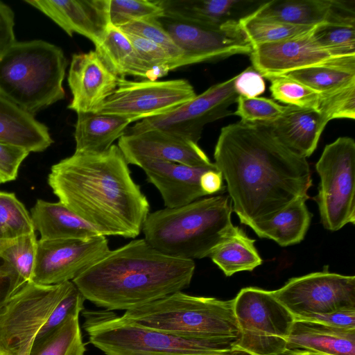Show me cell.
<instances>
[{
  "label": "cell",
  "mask_w": 355,
  "mask_h": 355,
  "mask_svg": "<svg viewBox=\"0 0 355 355\" xmlns=\"http://www.w3.org/2000/svg\"><path fill=\"white\" fill-rule=\"evenodd\" d=\"M214 157L233 211L250 227L307 196L312 185L306 159L284 146L264 122L222 128Z\"/></svg>",
  "instance_id": "cell-1"
},
{
  "label": "cell",
  "mask_w": 355,
  "mask_h": 355,
  "mask_svg": "<svg viewBox=\"0 0 355 355\" xmlns=\"http://www.w3.org/2000/svg\"><path fill=\"white\" fill-rule=\"evenodd\" d=\"M48 184L59 201L103 236L136 238L150 205L117 145L76 153L53 165Z\"/></svg>",
  "instance_id": "cell-2"
},
{
  "label": "cell",
  "mask_w": 355,
  "mask_h": 355,
  "mask_svg": "<svg viewBox=\"0 0 355 355\" xmlns=\"http://www.w3.org/2000/svg\"><path fill=\"white\" fill-rule=\"evenodd\" d=\"M193 260L164 254L144 239L110 250L72 282L85 300L105 310H132L191 284Z\"/></svg>",
  "instance_id": "cell-3"
},
{
  "label": "cell",
  "mask_w": 355,
  "mask_h": 355,
  "mask_svg": "<svg viewBox=\"0 0 355 355\" xmlns=\"http://www.w3.org/2000/svg\"><path fill=\"white\" fill-rule=\"evenodd\" d=\"M228 195L196 200L175 208L149 213L141 228L144 239L168 256L193 260L209 257L239 227L231 216Z\"/></svg>",
  "instance_id": "cell-4"
},
{
  "label": "cell",
  "mask_w": 355,
  "mask_h": 355,
  "mask_svg": "<svg viewBox=\"0 0 355 355\" xmlns=\"http://www.w3.org/2000/svg\"><path fill=\"white\" fill-rule=\"evenodd\" d=\"M68 61L42 40L16 42L0 53V95L34 115L62 100Z\"/></svg>",
  "instance_id": "cell-5"
},
{
  "label": "cell",
  "mask_w": 355,
  "mask_h": 355,
  "mask_svg": "<svg viewBox=\"0 0 355 355\" xmlns=\"http://www.w3.org/2000/svg\"><path fill=\"white\" fill-rule=\"evenodd\" d=\"M234 300L190 295L178 291L121 316L139 325L189 340H238Z\"/></svg>",
  "instance_id": "cell-6"
},
{
  "label": "cell",
  "mask_w": 355,
  "mask_h": 355,
  "mask_svg": "<svg viewBox=\"0 0 355 355\" xmlns=\"http://www.w3.org/2000/svg\"><path fill=\"white\" fill-rule=\"evenodd\" d=\"M233 300L239 329L236 349L249 355H284L295 320L272 291L246 287Z\"/></svg>",
  "instance_id": "cell-7"
},
{
  "label": "cell",
  "mask_w": 355,
  "mask_h": 355,
  "mask_svg": "<svg viewBox=\"0 0 355 355\" xmlns=\"http://www.w3.org/2000/svg\"><path fill=\"white\" fill-rule=\"evenodd\" d=\"M320 177L315 200L324 227L338 231L355 223V141L340 137L327 145L315 164Z\"/></svg>",
  "instance_id": "cell-8"
},
{
  "label": "cell",
  "mask_w": 355,
  "mask_h": 355,
  "mask_svg": "<svg viewBox=\"0 0 355 355\" xmlns=\"http://www.w3.org/2000/svg\"><path fill=\"white\" fill-rule=\"evenodd\" d=\"M72 281L54 285L28 282L0 309V350L11 355L23 342L35 336Z\"/></svg>",
  "instance_id": "cell-9"
},
{
  "label": "cell",
  "mask_w": 355,
  "mask_h": 355,
  "mask_svg": "<svg viewBox=\"0 0 355 355\" xmlns=\"http://www.w3.org/2000/svg\"><path fill=\"white\" fill-rule=\"evenodd\" d=\"M157 19L183 53L175 69L252 51L239 22L217 26L166 15Z\"/></svg>",
  "instance_id": "cell-10"
},
{
  "label": "cell",
  "mask_w": 355,
  "mask_h": 355,
  "mask_svg": "<svg viewBox=\"0 0 355 355\" xmlns=\"http://www.w3.org/2000/svg\"><path fill=\"white\" fill-rule=\"evenodd\" d=\"M235 78L236 76L212 85L167 113L137 122L127 128L125 135L160 130L198 144L205 125L233 114L229 107L239 98L234 88Z\"/></svg>",
  "instance_id": "cell-11"
},
{
  "label": "cell",
  "mask_w": 355,
  "mask_h": 355,
  "mask_svg": "<svg viewBox=\"0 0 355 355\" xmlns=\"http://www.w3.org/2000/svg\"><path fill=\"white\" fill-rule=\"evenodd\" d=\"M196 95L185 79L134 81L119 77L115 90L95 113L119 115L135 122L167 113Z\"/></svg>",
  "instance_id": "cell-12"
},
{
  "label": "cell",
  "mask_w": 355,
  "mask_h": 355,
  "mask_svg": "<svg viewBox=\"0 0 355 355\" xmlns=\"http://www.w3.org/2000/svg\"><path fill=\"white\" fill-rule=\"evenodd\" d=\"M272 293L294 318L355 309V277L330 272L327 269L291 278Z\"/></svg>",
  "instance_id": "cell-13"
},
{
  "label": "cell",
  "mask_w": 355,
  "mask_h": 355,
  "mask_svg": "<svg viewBox=\"0 0 355 355\" xmlns=\"http://www.w3.org/2000/svg\"><path fill=\"white\" fill-rule=\"evenodd\" d=\"M110 250L103 235L85 239H40L32 282L54 285L72 281Z\"/></svg>",
  "instance_id": "cell-14"
},
{
  "label": "cell",
  "mask_w": 355,
  "mask_h": 355,
  "mask_svg": "<svg viewBox=\"0 0 355 355\" xmlns=\"http://www.w3.org/2000/svg\"><path fill=\"white\" fill-rule=\"evenodd\" d=\"M311 30L285 40L252 46L250 54L252 67L266 78L311 66L351 58L331 56L313 40Z\"/></svg>",
  "instance_id": "cell-15"
},
{
  "label": "cell",
  "mask_w": 355,
  "mask_h": 355,
  "mask_svg": "<svg viewBox=\"0 0 355 355\" xmlns=\"http://www.w3.org/2000/svg\"><path fill=\"white\" fill-rule=\"evenodd\" d=\"M119 79L96 51L73 54L67 76L72 94L68 109L95 113L115 90Z\"/></svg>",
  "instance_id": "cell-16"
},
{
  "label": "cell",
  "mask_w": 355,
  "mask_h": 355,
  "mask_svg": "<svg viewBox=\"0 0 355 355\" xmlns=\"http://www.w3.org/2000/svg\"><path fill=\"white\" fill-rule=\"evenodd\" d=\"M117 146L128 164L142 158L198 167L213 164L198 144L160 130L123 135Z\"/></svg>",
  "instance_id": "cell-17"
},
{
  "label": "cell",
  "mask_w": 355,
  "mask_h": 355,
  "mask_svg": "<svg viewBox=\"0 0 355 355\" xmlns=\"http://www.w3.org/2000/svg\"><path fill=\"white\" fill-rule=\"evenodd\" d=\"M68 35H81L96 45L108 25L110 0H26Z\"/></svg>",
  "instance_id": "cell-18"
},
{
  "label": "cell",
  "mask_w": 355,
  "mask_h": 355,
  "mask_svg": "<svg viewBox=\"0 0 355 355\" xmlns=\"http://www.w3.org/2000/svg\"><path fill=\"white\" fill-rule=\"evenodd\" d=\"M132 164L144 170L148 181L159 191L167 208L186 205L205 196L200 187V178L207 171L216 168L214 163L198 167L148 158L137 159Z\"/></svg>",
  "instance_id": "cell-19"
},
{
  "label": "cell",
  "mask_w": 355,
  "mask_h": 355,
  "mask_svg": "<svg viewBox=\"0 0 355 355\" xmlns=\"http://www.w3.org/2000/svg\"><path fill=\"white\" fill-rule=\"evenodd\" d=\"M264 123L284 146L306 159L317 148L320 135L328 123L317 110L293 105H286L281 116Z\"/></svg>",
  "instance_id": "cell-20"
},
{
  "label": "cell",
  "mask_w": 355,
  "mask_h": 355,
  "mask_svg": "<svg viewBox=\"0 0 355 355\" xmlns=\"http://www.w3.org/2000/svg\"><path fill=\"white\" fill-rule=\"evenodd\" d=\"M164 15L212 25L239 22L265 1L256 0H156Z\"/></svg>",
  "instance_id": "cell-21"
},
{
  "label": "cell",
  "mask_w": 355,
  "mask_h": 355,
  "mask_svg": "<svg viewBox=\"0 0 355 355\" xmlns=\"http://www.w3.org/2000/svg\"><path fill=\"white\" fill-rule=\"evenodd\" d=\"M347 9L343 0H272L261 5L252 15L286 24L315 26L330 21Z\"/></svg>",
  "instance_id": "cell-22"
},
{
  "label": "cell",
  "mask_w": 355,
  "mask_h": 355,
  "mask_svg": "<svg viewBox=\"0 0 355 355\" xmlns=\"http://www.w3.org/2000/svg\"><path fill=\"white\" fill-rule=\"evenodd\" d=\"M31 212L40 240L85 239L103 235L60 201L51 202L38 199Z\"/></svg>",
  "instance_id": "cell-23"
},
{
  "label": "cell",
  "mask_w": 355,
  "mask_h": 355,
  "mask_svg": "<svg viewBox=\"0 0 355 355\" xmlns=\"http://www.w3.org/2000/svg\"><path fill=\"white\" fill-rule=\"evenodd\" d=\"M286 347L287 351L307 350L325 355H355V329L295 320Z\"/></svg>",
  "instance_id": "cell-24"
},
{
  "label": "cell",
  "mask_w": 355,
  "mask_h": 355,
  "mask_svg": "<svg viewBox=\"0 0 355 355\" xmlns=\"http://www.w3.org/2000/svg\"><path fill=\"white\" fill-rule=\"evenodd\" d=\"M0 142L39 153L53 140L45 124L0 95Z\"/></svg>",
  "instance_id": "cell-25"
},
{
  "label": "cell",
  "mask_w": 355,
  "mask_h": 355,
  "mask_svg": "<svg viewBox=\"0 0 355 355\" xmlns=\"http://www.w3.org/2000/svg\"><path fill=\"white\" fill-rule=\"evenodd\" d=\"M132 120L119 115L94 112L77 114L74 139L76 153H99L109 149L125 135Z\"/></svg>",
  "instance_id": "cell-26"
},
{
  "label": "cell",
  "mask_w": 355,
  "mask_h": 355,
  "mask_svg": "<svg viewBox=\"0 0 355 355\" xmlns=\"http://www.w3.org/2000/svg\"><path fill=\"white\" fill-rule=\"evenodd\" d=\"M308 198L309 196L297 198L270 219L251 228L258 236L272 239L283 247L301 242L311 220L306 205Z\"/></svg>",
  "instance_id": "cell-27"
},
{
  "label": "cell",
  "mask_w": 355,
  "mask_h": 355,
  "mask_svg": "<svg viewBox=\"0 0 355 355\" xmlns=\"http://www.w3.org/2000/svg\"><path fill=\"white\" fill-rule=\"evenodd\" d=\"M95 51L117 76H133L153 80L151 71L137 57L126 34L110 24Z\"/></svg>",
  "instance_id": "cell-28"
},
{
  "label": "cell",
  "mask_w": 355,
  "mask_h": 355,
  "mask_svg": "<svg viewBox=\"0 0 355 355\" xmlns=\"http://www.w3.org/2000/svg\"><path fill=\"white\" fill-rule=\"evenodd\" d=\"M321 94H330L355 83V58L311 66L284 75Z\"/></svg>",
  "instance_id": "cell-29"
},
{
  "label": "cell",
  "mask_w": 355,
  "mask_h": 355,
  "mask_svg": "<svg viewBox=\"0 0 355 355\" xmlns=\"http://www.w3.org/2000/svg\"><path fill=\"white\" fill-rule=\"evenodd\" d=\"M209 257L228 277L241 271H252L262 263L254 240L240 227Z\"/></svg>",
  "instance_id": "cell-30"
},
{
  "label": "cell",
  "mask_w": 355,
  "mask_h": 355,
  "mask_svg": "<svg viewBox=\"0 0 355 355\" xmlns=\"http://www.w3.org/2000/svg\"><path fill=\"white\" fill-rule=\"evenodd\" d=\"M79 314H71L54 329L40 338H35L28 355H84L86 349Z\"/></svg>",
  "instance_id": "cell-31"
},
{
  "label": "cell",
  "mask_w": 355,
  "mask_h": 355,
  "mask_svg": "<svg viewBox=\"0 0 355 355\" xmlns=\"http://www.w3.org/2000/svg\"><path fill=\"white\" fill-rule=\"evenodd\" d=\"M315 42L335 58L355 57V19L325 21L311 30Z\"/></svg>",
  "instance_id": "cell-32"
},
{
  "label": "cell",
  "mask_w": 355,
  "mask_h": 355,
  "mask_svg": "<svg viewBox=\"0 0 355 355\" xmlns=\"http://www.w3.org/2000/svg\"><path fill=\"white\" fill-rule=\"evenodd\" d=\"M239 26L252 47L297 37L314 27L286 24L256 17L252 13L241 19Z\"/></svg>",
  "instance_id": "cell-33"
},
{
  "label": "cell",
  "mask_w": 355,
  "mask_h": 355,
  "mask_svg": "<svg viewBox=\"0 0 355 355\" xmlns=\"http://www.w3.org/2000/svg\"><path fill=\"white\" fill-rule=\"evenodd\" d=\"M37 248L35 233L0 239V258L17 274L21 286L32 282Z\"/></svg>",
  "instance_id": "cell-34"
},
{
  "label": "cell",
  "mask_w": 355,
  "mask_h": 355,
  "mask_svg": "<svg viewBox=\"0 0 355 355\" xmlns=\"http://www.w3.org/2000/svg\"><path fill=\"white\" fill-rule=\"evenodd\" d=\"M32 218L14 193L0 191V239L35 233Z\"/></svg>",
  "instance_id": "cell-35"
},
{
  "label": "cell",
  "mask_w": 355,
  "mask_h": 355,
  "mask_svg": "<svg viewBox=\"0 0 355 355\" xmlns=\"http://www.w3.org/2000/svg\"><path fill=\"white\" fill-rule=\"evenodd\" d=\"M270 82V91L274 99L303 108L318 111L322 95L306 85L284 76L266 78Z\"/></svg>",
  "instance_id": "cell-36"
},
{
  "label": "cell",
  "mask_w": 355,
  "mask_h": 355,
  "mask_svg": "<svg viewBox=\"0 0 355 355\" xmlns=\"http://www.w3.org/2000/svg\"><path fill=\"white\" fill-rule=\"evenodd\" d=\"M164 15L156 0H110V22L118 28L133 21L157 19Z\"/></svg>",
  "instance_id": "cell-37"
},
{
  "label": "cell",
  "mask_w": 355,
  "mask_h": 355,
  "mask_svg": "<svg viewBox=\"0 0 355 355\" xmlns=\"http://www.w3.org/2000/svg\"><path fill=\"white\" fill-rule=\"evenodd\" d=\"M125 34L139 59L151 71L154 81L173 70L175 61L162 47L138 35Z\"/></svg>",
  "instance_id": "cell-38"
},
{
  "label": "cell",
  "mask_w": 355,
  "mask_h": 355,
  "mask_svg": "<svg viewBox=\"0 0 355 355\" xmlns=\"http://www.w3.org/2000/svg\"><path fill=\"white\" fill-rule=\"evenodd\" d=\"M119 28L125 33L138 35L162 47L175 61L173 65V70L182 57V51L156 18L133 21Z\"/></svg>",
  "instance_id": "cell-39"
},
{
  "label": "cell",
  "mask_w": 355,
  "mask_h": 355,
  "mask_svg": "<svg viewBox=\"0 0 355 355\" xmlns=\"http://www.w3.org/2000/svg\"><path fill=\"white\" fill-rule=\"evenodd\" d=\"M234 115L245 122H270L281 116L286 106L265 97L245 98L239 96Z\"/></svg>",
  "instance_id": "cell-40"
},
{
  "label": "cell",
  "mask_w": 355,
  "mask_h": 355,
  "mask_svg": "<svg viewBox=\"0 0 355 355\" xmlns=\"http://www.w3.org/2000/svg\"><path fill=\"white\" fill-rule=\"evenodd\" d=\"M85 298L73 283L72 286L54 308L49 318L35 336L40 338L60 325L71 314L80 313L84 309Z\"/></svg>",
  "instance_id": "cell-41"
},
{
  "label": "cell",
  "mask_w": 355,
  "mask_h": 355,
  "mask_svg": "<svg viewBox=\"0 0 355 355\" xmlns=\"http://www.w3.org/2000/svg\"><path fill=\"white\" fill-rule=\"evenodd\" d=\"M29 153L23 148L0 142V184L16 180L19 166Z\"/></svg>",
  "instance_id": "cell-42"
},
{
  "label": "cell",
  "mask_w": 355,
  "mask_h": 355,
  "mask_svg": "<svg viewBox=\"0 0 355 355\" xmlns=\"http://www.w3.org/2000/svg\"><path fill=\"white\" fill-rule=\"evenodd\" d=\"M294 320L314 322L336 328L354 329L355 309H343L325 313H311L295 318Z\"/></svg>",
  "instance_id": "cell-43"
},
{
  "label": "cell",
  "mask_w": 355,
  "mask_h": 355,
  "mask_svg": "<svg viewBox=\"0 0 355 355\" xmlns=\"http://www.w3.org/2000/svg\"><path fill=\"white\" fill-rule=\"evenodd\" d=\"M234 88L239 96L254 98L266 89L263 77L252 66L236 76Z\"/></svg>",
  "instance_id": "cell-44"
},
{
  "label": "cell",
  "mask_w": 355,
  "mask_h": 355,
  "mask_svg": "<svg viewBox=\"0 0 355 355\" xmlns=\"http://www.w3.org/2000/svg\"><path fill=\"white\" fill-rule=\"evenodd\" d=\"M15 14L7 4L0 1V53L16 42Z\"/></svg>",
  "instance_id": "cell-45"
},
{
  "label": "cell",
  "mask_w": 355,
  "mask_h": 355,
  "mask_svg": "<svg viewBox=\"0 0 355 355\" xmlns=\"http://www.w3.org/2000/svg\"><path fill=\"white\" fill-rule=\"evenodd\" d=\"M21 287L17 274L0 258V309Z\"/></svg>",
  "instance_id": "cell-46"
},
{
  "label": "cell",
  "mask_w": 355,
  "mask_h": 355,
  "mask_svg": "<svg viewBox=\"0 0 355 355\" xmlns=\"http://www.w3.org/2000/svg\"><path fill=\"white\" fill-rule=\"evenodd\" d=\"M200 187L206 196L216 193L223 189V179L217 167L209 169L202 175Z\"/></svg>",
  "instance_id": "cell-47"
},
{
  "label": "cell",
  "mask_w": 355,
  "mask_h": 355,
  "mask_svg": "<svg viewBox=\"0 0 355 355\" xmlns=\"http://www.w3.org/2000/svg\"><path fill=\"white\" fill-rule=\"evenodd\" d=\"M35 336L30 338L29 340H26L25 343H24L17 352L15 354V355H28L29 349L32 345V343L35 339Z\"/></svg>",
  "instance_id": "cell-48"
},
{
  "label": "cell",
  "mask_w": 355,
  "mask_h": 355,
  "mask_svg": "<svg viewBox=\"0 0 355 355\" xmlns=\"http://www.w3.org/2000/svg\"><path fill=\"white\" fill-rule=\"evenodd\" d=\"M284 355H325L307 350H292L287 351Z\"/></svg>",
  "instance_id": "cell-49"
},
{
  "label": "cell",
  "mask_w": 355,
  "mask_h": 355,
  "mask_svg": "<svg viewBox=\"0 0 355 355\" xmlns=\"http://www.w3.org/2000/svg\"><path fill=\"white\" fill-rule=\"evenodd\" d=\"M227 355H249L245 352H243L239 350H234L230 352H229Z\"/></svg>",
  "instance_id": "cell-50"
},
{
  "label": "cell",
  "mask_w": 355,
  "mask_h": 355,
  "mask_svg": "<svg viewBox=\"0 0 355 355\" xmlns=\"http://www.w3.org/2000/svg\"><path fill=\"white\" fill-rule=\"evenodd\" d=\"M25 342H26V341H25ZM25 342H24V343H25ZM21 345H22V344H21ZM21 346H20V347H21ZM20 347H19V349L20 348ZM19 349H17V350L14 354H12V355H15V354L17 352V351L19 350Z\"/></svg>",
  "instance_id": "cell-51"
},
{
  "label": "cell",
  "mask_w": 355,
  "mask_h": 355,
  "mask_svg": "<svg viewBox=\"0 0 355 355\" xmlns=\"http://www.w3.org/2000/svg\"><path fill=\"white\" fill-rule=\"evenodd\" d=\"M0 355H5V354L0 350Z\"/></svg>",
  "instance_id": "cell-52"
}]
</instances>
